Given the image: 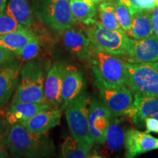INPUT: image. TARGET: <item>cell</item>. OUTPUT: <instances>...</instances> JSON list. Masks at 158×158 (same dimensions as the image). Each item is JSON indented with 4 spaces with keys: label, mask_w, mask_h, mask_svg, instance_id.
<instances>
[{
    "label": "cell",
    "mask_w": 158,
    "mask_h": 158,
    "mask_svg": "<svg viewBox=\"0 0 158 158\" xmlns=\"http://www.w3.org/2000/svg\"><path fill=\"white\" fill-rule=\"evenodd\" d=\"M54 142L47 134H35L21 123L10 125L9 153L13 157H49L54 154Z\"/></svg>",
    "instance_id": "1"
},
{
    "label": "cell",
    "mask_w": 158,
    "mask_h": 158,
    "mask_svg": "<svg viewBox=\"0 0 158 158\" xmlns=\"http://www.w3.org/2000/svg\"><path fill=\"white\" fill-rule=\"evenodd\" d=\"M49 62L27 61L20 70L19 80L12 101L44 102V85Z\"/></svg>",
    "instance_id": "2"
},
{
    "label": "cell",
    "mask_w": 158,
    "mask_h": 158,
    "mask_svg": "<svg viewBox=\"0 0 158 158\" xmlns=\"http://www.w3.org/2000/svg\"><path fill=\"white\" fill-rule=\"evenodd\" d=\"M94 76V83L108 86H127L125 62L114 55L93 46L88 61Z\"/></svg>",
    "instance_id": "3"
},
{
    "label": "cell",
    "mask_w": 158,
    "mask_h": 158,
    "mask_svg": "<svg viewBox=\"0 0 158 158\" xmlns=\"http://www.w3.org/2000/svg\"><path fill=\"white\" fill-rule=\"evenodd\" d=\"M84 32L94 48L116 56H127L133 42L122 29L105 28L98 23L89 25Z\"/></svg>",
    "instance_id": "4"
},
{
    "label": "cell",
    "mask_w": 158,
    "mask_h": 158,
    "mask_svg": "<svg viewBox=\"0 0 158 158\" xmlns=\"http://www.w3.org/2000/svg\"><path fill=\"white\" fill-rule=\"evenodd\" d=\"M34 9L36 16L45 25L59 33L76 23L70 0H37Z\"/></svg>",
    "instance_id": "5"
},
{
    "label": "cell",
    "mask_w": 158,
    "mask_h": 158,
    "mask_svg": "<svg viewBox=\"0 0 158 158\" xmlns=\"http://www.w3.org/2000/svg\"><path fill=\"white\" fill-rule=\"evenodd\" d=\"M91 100L85 91L77 96L65 108V116L71 136L91 146L94 141L89 129V107Z\"/></svg>",
    "instance_id": "6"
},
{
    "label": "cell",
    "mask_w": 158,
    "mask_h": 158,
    "mask_svg": "<svg viewBox=\"0 0 158 158\" xmlns=\"http://www.w3.org/2000/svg\"><path fill=\"white\" fill-rule=\"evenodd\" d=\"M127 86L135 93L158 96V72L147 64L125 62Z\"/></svg>",
    "instance_id": "7"
},
{
    "label": "cell",
    "mask_w": 158,
    "mask_h": 158,
    "mask_svg": "<svg viewBox=\"0 0 158 158\" xmlns=\"http://www.w3.org/2000/svg\"><path fill=\"white\" fill-rule=\"evenodd\" d=\"M101 101L114 116H123L133 103V96L127 85L108 86L95 83Z\"/></svg>",
    "instance_id": "8"
},
{
    "label": "cell",
    "mask_w": 158,
    "mask_h": 158,
    "mask_svg": "<svg viewBox=\"0 0 158 158\" xmlns=\"http://www.w3.org/2000/svg\"><path fill=\"white\" fill-rule=\"evenodd\" d=\"M112 114L102 101L94 98L89 107V129L94 143H105Z\"/></svg>",
    "instance_id": "9"
},
{
    "label": "cell",
    "mask_w": 158,
    "mask_h": 158,
    "mask_svg": "<svg viewBox=\"0 0 158 158\" xmlns=\"http://www.w3.org/2000/svg\"><path fill=\"white\" fill-rule=\"evenodd\" d=\"M65 65L56 63L47 73L44 85V102L51 107L62 110V84Z\"/></svg>",
    "instance_id": "10"
},
{
    "label": "cell",
    "mask_w": 158,
    "mask_h": 158,
    "mask_svg": "<svg viewBox=\"0 0 158 158\" xmlns=\"http://www.w3.org/2000/svg\"><path fill=\"white\" fill-rule=\"evenodd\" d=\"M61 34L63 45L69 52L81 61L88 62L89 60L93 45L84 32L72 27Z\"/></svg>",
    "instance_id": "11"
},
{
    "label": "cell",
    "mask_w": 158,
    "mask_h": 158,
    "mask_svg": "<svg viewBox=\"0 0 158 158\" xmlns=\"http://www.w3.org/2000/svg\"><path fill=\"white\" fill-rule=\"evenodd\" d=\"M21 68L17 59L0 67V110L5 108L16 89Z\"/></svg>",
    "instance_id": "12"
},
{
    "label": "cell",
    "mask_w": 158,
    "mask_h": 158,
    "mask_svg": "<svg viewBox=\"0 0 158 158\" xmlns=\"http://www.w3.org/2000/svg\"><path fill=\"white\" fill-rule=\"evenodd\" d=\"M128 62L149 64L158 59V37L155 35L142 40H135L127 56H124Z\"/></svg>",
    "instance_id": "13"
},
{
    "label": "cell",
    "mask_w": 158,
    "mask_h": 158,
    "mask_svg": "<svg viewBox=\"0 0 158 158\" xmlns=\"http://www.w3.org/2000/svg\"><path fill=\"white\" fill-rule=\"evenodd\" d=\"M124 147L126 157L132 158L138 155L158 149V139L147 133L135 129L125 132Z\"/></svg>",
    "instance_id": "14"
},
{
    "label": "cell",
    "mask_w": 158,
    "mask_h": 158,
    "mask_svg": "<svg viewBox=\"0 0 158 158\" xmlns=\"http://www.w3.org/2000/svg\"><path fill=\"white\" fill-rule=\"evenodd\" d=\"M85 81L81 73L74 66H65L62 84V110L84 91Z\"/></svg>",
    "instance_id": "15"
},
{
    "label": "cell",
    "mask_w": 158,
    "mask_h": 158,
    "mask_svg": "<svg viewBox=\"0 0 158 158\" xmlns=\"http://www.w3.org/2000/svg\"><path fill=\"white\" fill-rule=\"evenodd\" d=\"M61 110L49 107L40 111L29 119L21 122V124L31 133L47 134L52 128L60 124Z\"/></svg>",
    "instance_id": "16"
},
{
    "label": "cell",
    "mask_w": 158,
    "mask_h": 158,
    "mask_svg": "<svg viewBox=\"0 0 158 158\" xmlns=\"http://www.w3.org/2000/svg\"><path fill=\"white\" fill-rule=\"evenodd\" d=\"M51 106L45 103L31 102L12 101L8 110L6 111L5 118L12 125L27 121L41 110Z\"/></svg>",
    "instance_id": "17"
},
{
    "label": "cell",
    "mask_w": 158,
    "mask_h": 158,
    "mask_svg": "<svg viewBox=\"0 0 158 158\" xmlns=\"http://www.w3.org/2000/svg\"><path fill=\"white\" fill-rule=\"evenodd\" d=\"M4 12L25 29H30L33 24L32 13L28 0H7Z\"/></svg>",
    "instance_id": "18"
},
{
    "label": "cell",
    "mask_w": 158,
    "mask_h": 158,
    "mask_svg": "<svg viewBox=\"0 0 158 158\" xmlns=\"http://www.w3.org/2000/svg\"><path fill=\"white\" fill-rule=\"evenodd\" d=\"M73 15L76 22L89 26L97 21L98 5L95 0H70Z\"/></svg>",
    "instance_id": "19"
},
{
    "label": "cell",
    "mask_w": 158,
    "mask_h": 158,
    "mask_svg": "<svg viewBox=\"0 0 158 158\" xmlns=\"http://www.w3.org/2000/svg\"><path fill=\"white\" fill-rule=\"evenodd\" d=\"M133 105L137 108V114L133 117L134 122L140 125L144 123V118L158 114V96H147L135 93Z\"/></svg>",
    "instance_id": "20"
},
{
    "label": "cell",
    "mask_w": 158,
    "mask_h": 158,
    "mask_svg": "<svg viewBox=\"0 0 158 158\" xmlns=\"http://www.w3.org/2000/svg\"><path fill=\"white\" fill-rule=\"evenodd\" d=\"M37 37L38 36L30 29L0 35V47L16 53Z\"/></svg>",
    "instance_id": "21"
},
{
    "label": "cell",
    "mask_w": 158,
    "mask_h": 158,
    "mask_svg": "<svg viewBox=\"0 0 158 158\" xmlns=\"http://www.w3.org/2000/svg\"><path fill=\"white\" fill-rule=\"evenodd\" d=\"M150 11H141L133 15L129 35L135 40H142L153 35Z\"/></svg>",
    "instance_id": "22"
},
{
    "label": "cell",
    "mask_w": 158,
    "mask_h": 158,
    "mask_svg": "<svg viewBox=\"0 0 158 158\" xmlns=\"http://www.w3.org/2000/svg\"><path fill=\"white\" fill-rule=\"evenodd\" d=\"M92 146L73 137H68L62 147V155L66 158H86L92 157L91 150Z\"/></svg>",
    "instance_id": "23"
},
{
    "label": "cell",
    "mask_w": 158,
    "mask_h": 158,
    "mask_svg": "<svg viewBox=\"0 0 158 158\" xmlns=\"http://www.w3.org/2000/svg\"><path fill=\"white\" fill-rule=\"evenodd\" d=\"M113 120L110 118V124L106 132V141L108 149L111 152L119 150L124 144L125 132L119 123L116 116L112 115Z\"/></svg>",
    "instance_id": "24"
},
{
    "label": "cell",
    "mask_w": 158,
    "mask_h": 158,
    "mask_svg": "<svg viewBox=\"0 0 158 158\" xmlns=\"http://www.w3.org/2000/svg\"><path fill=\"white\" fill-rule=\"evenodd\" d=\"M98 12L99 13V21H97L95 23L107 29H122L116 19L115 7L113 2L110 0L99 3Z\"/></svg>",
    "instance_id": "25"
},
{
    "label": "cell",
    "mask_w": 158,
    "mask_h": 158,
    "mask_svg": "<svg viewBox=\"0 0 158 158\" xmlns=\"http://www.w3.org/2000/svg\"><path fill=\"white\" fill-rule=\"evenodd\" d=\"M114 7H115L116 19L120 27L124 32L129 35L133 22V15L130 13L129 8L118 0L114 2Z\"/></svg>",
    "instance_id": "26"
},
{
    "label": "cell",
    "mask_w": 158,
    "mask_h": 158,
    "mask_svg": "<svg viewBox=\"0 0 158 158\" xmlns=\"http://www.w3.org/2000/svg\"><path fill=\"white\" fill-rule=\"evenodd\" d=\"M40 40L39 37L32 40L30 42L21 48V50L15 53L18 58H21L22 61H29L35 59L40 52Z\"/></svg>",
    "instance_id": "27"
},
{
    "label": "cell",
    "mask_w": 158,
    "mask_h": 158,
    "mask_svg": "<svg viewBox=\"0 0 158 158\" xmlns=\"http://www.w3.org/2000/svg\"><path fill=\"white\" fill-rule=\"evenodd\" d=\"M10 130L9 122L5 118L0 116V158L10 157Z\"/></svg>",
    "instance_id": "28"
},
{
    "label": "cell",
    "mask_w": 158,
    "mask_h": 158,
    "mask_svg": "<svg viewBox=\"0 0 158 158\" xmlns=\"http://www.w3.org/2000/svg\"><path fill=\"white\" fill-rule=\"evenodd\" d=\"M26 29H27L23 27L14 19L10 16L5 12L0 13V35L13 32V31H23Z\"/></svg>",
    "instance_id": "29"
},
{
    "label": "cell",
    "mask_w": 158,
    "mask_h": 158,
    "mask_svg": "<svg viewBox=\"0 0 158 158\" xmlns=\"http://www.w3.org/2000/svg\"><path fill=\"white\" fill-rule=\"evenodd\" d=\"M158 4V0H136L138 12L152 11Z\"/></svg>",
    "instance_id": "30"
},
{
    "label": "cell",
    "mask_w": 158,
    "mask_h": 158,
    "mask_svg": "<svg viewBox=\"0 0 158 158\" xmlns=\"http://www.w3.org/2000/svg\"><path fill=\"white\" fill-rule=\"evenodd\" d=\"M16 58L18 57L14 52L0 47V67L15 60Z\"/></svg>",
    "instance_id": "31"
},
{
    "label": "cell",
    "mask_w": 158,
    "mask_h": 158,
    "mask_svg": "<svg viewBox=\"0 0 158 158\" xmlns=\"http://www.w3.org/2000/svg\"><path fill=\"white\" fill-rule=\"evenodd\" d=\"M143 122L147 127L146 133H149L152 132V133H158V120L157 118L153 116H147L144 118Z\"/></svg>",
    "instance_id": "32"
},
{
    "label": "cell",
    "mask_w": 158,
    "mask_h": 158,
    "mask_svg": "<svg viewBox=\"0 0 158 158\" xmlns=\"http://www.w3.org/2000/svg\"><path fill=\"white\" fill-rule=\"evenodd\" d=\"M151 23L152 26L153 33L158 37V4L150 12Z\"/></svg>",
    "instance_id": "33"
},
{
    "label": "cell",
    "mask_w": 158,
    "mask_h": 158,
    "mask_svg": "<svg viewBox=\"0 0 158 158\" xmlns=\"http://www.w3.org/2000/svg\"><path fill=\"white\" fill-rule=\"evenodd\" d=\"M118 1L121 2L124 5L127 6L128 8H129L133 17L136 13H139L137 8V5H136V0H118Z\"/></svg>",
    "instance_id": "34"
},
{
    "label": "cell",
    "mask_w": 158,
    "mask_h": 158,
    "mask_svg": "<svg viewBox=\"0 0 158 158\" xmlns=\"http://www.w3.org/2000/svg\"><path fill=\"white\" fill-rule=\"evenodd\" d=\"M7 0H0V13L5 11V5Z\"/></svg>",
    "instance_id": "35"
},
{
    "label": "cell",
    "mask_w": 158,
    "mask_h": 158,
    "mask_svg": "<svg viewBox=\"0 0 158 158\" xmlns=\"http://www.w3.org/2000/svg\"><path fill=\"white\" fill-rule=\"evenodd\" d=\"M150 65V66L152 67V68H153L154 69H155V70H157L158 72V59L156 62H152V63H149V64H147Z\"/></svg>",
    "instance_id": "36"
},
{
    "label": "cell",
    "mask_w": 158,
    "mask_h": 158,
    "mask_svg": "<svg viewBox=\"0 0 158 158\" xmlns=\"http://www.w3.org/2000/svg\"><path fill=\"white\" fill-rule=\"evenodd\" d=\"M106 1H110V0H95V2L98 4L100 3V2H106Z\"/></svg>",
    "instance_id": "37"
},
{
    "label": "cell",
    "mask_w": 158,
    "mask_h": 158,
    "mask_svg": "<svg viewBox=\"0 0 158 158\" xmlns=\"http://www.w3.org/2000/svg\"><path fill=\"white\" fill-rule=\"evenodd\" d=\"M152 116L153 117H155V118H157V119L158 120V114H155V115H153Z\"/></svg>",
    "instance_id": "38"
}]
</instances>
